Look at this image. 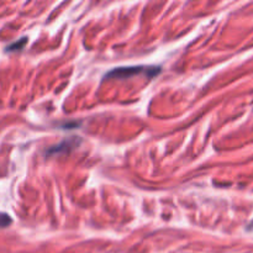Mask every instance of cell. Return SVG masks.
<instances>
[{
    "label": "cell",
    "mask_w": 253,
    "mask_h": 253,
    "mask_svg": "<svg viewBox=\"0 0 253 253\" xmlns=\"http://www.w3.org/2000/svg\"><path fill=\"white\" fill-rule=\"evenodd\" d=\"M161 72L160 67L156 66H130V67H119L113 69L105 76V78H118L124 79L128 77L137 76V74H147V76H156Z\"/></svg>",
    "instance_id": "1"
},
{
    "label": "cell",
    "mask_w": 253,
    "mask_h": 253,
    "mask_svg": "<svg viewBox=\"0 0 253 253\" xmlns=\"http://www.w3.org/2000/svg\"><path fill=\"white\" fill-rule=\"evenodd\" d=\"M12 222L11 217L9 216L5 212H0V229H4V227H7Z\"/></svg>",
    "instance_id": "3"
},
{
    "label": "cell",
    "mask_w": 253,
    "mask_h": 253,
    "mask_svg": "<svg viewBox=\"0 0 253 253\" xmlns=\"http://www.w3.org/2000/svg\"><path fill=\"white\" fill-rule=\"evenodd\" d=\"M27 42V39L26 37H24V39H21L20 41L15 42V43H12L11 46H9L6 48V51H17V49H21L22 47L25 46V43Z\"/></svg>",
    "instance_id": "4"
},
{
    "label": "cell",
    "mask_w": 253,
    "mask_h": 253,
    "mask_svg": "<svg viewBox=\"0 0 253 253\" xmlns=\"http://www.w3.org/2000/svg\"><path fill=\"white\" fill-rule=\"evenodd\" d=\"M77 138H78V137H77ZM77 138L76 137L68 138V140L63 141V142L59 143V145L54 146V147H52L51 150L48 151V155H52V153L67 152L68 150H72V148H74L77 145H78V140H77Z\"/></svg>",
    "instance_id": "2"
}]
</instances>
